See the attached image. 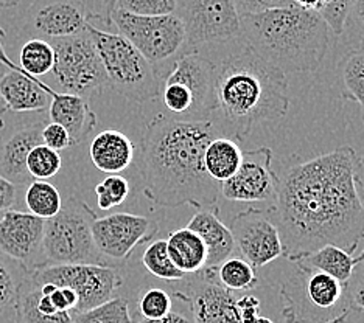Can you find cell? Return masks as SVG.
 I'll use <instances>...</instances> for the list:
<instances>
[{"label":"cell","instance_id":"cell-46","mask_svg":"<svg viewBox=\"0 0 364 323\" xmlns=\"http://www.w3.org/2000/svg\"><path fill=\"white\" fill-rule=\"evenodd\" d=\"M4 31L0 30V64L2 65H5V67L8 69V70H11V72H19V73H23L22 72V69L19 67L18 64L16 62H13V60L10 56L6 55V50H5V45H4Z\"/></svg>","mask_w":364,"mask_h":323},{"label":"cell","instance_id":"cell-42","mask_svg":"<svg viewBox=\"0 0 364 323\" xmlns=\"http://www.w3.org/2000/svg\"><path fill=\"white\" fill-rule=\"evenodd\" d=\"M232 2L240 18L247 14H257L272 10V8H284L280 4L274 2V0H232Z\"/></svg>","mask_w":364,"mask_h":323},{"label":"cell","instance_id":"cell-40","mask_svg":"<svg viewBox=\"0 0 364 323\" xmlns=\"http://www.w3.org/2000/svg\"><path fill=\"white\" fill-rule=\"evenodd\" d=\"M41 137H43V145L53 149L56 153L73 146L69 132L65 131L61 124H56L52 121H48L43 128V134H41Z\"/></svg>","mask_w":364,"mask_h":323},{"label":"cell","instance_id":"cell-15","mask_svg":"<svg viewBox=\"0 0 364 323\" xmlns=\"http://www.w3.org/2000/svg\"><path fill=\"white\" fill-rule=\"evenodd\" d=\"M192 311L193 323H242L237 308V295L223 286L217 269L204 268L193 273L187 285V292H175Z\"/></svg>","mask_w":364,"mask_h":323},{"label":"cell","instance_id":"cell-5","mask_svg":"<svg viewBox=\"0 0 364 323\" xmlns=\"http://www.w3.org/2000/svg\"><path fill=\"white\" fill-rule=\"evenodd\" d=\"M86 31L100 56L107 87L136 103L159 98L161 77L128 39L119 33L100 30L92 22H87Z\"/></svg>","mask_w":364,"mask_h":323},{"label":"cell","instance_id":"cell-43","mask_svg":"<svg viewBox=\"0 0 364 323\" xmlns=\"http://www.w3.org/2000/svg\"><path fill=\"white\" fill-rule=\"evenodd\" d=\"M16 199H18V185L0 176V213L13 210Z\"/></svg>","mask_w":364,"mask_h":323},{"label":"cell","instance_id":"cell-34","mask_svg":"<svg viewBox=\"0 0 364 323\" xmlns=\"http://www.w3.org/2000/svg\"><path fill=\"white\" fill-rule=\"evenodd\" d=\"M63 167V159L60 153L47 148L46 145H38L33 148L27 157V171L33 180H47L60 173Z\"/></svg>","mask_w":364,"mask_h":323},{"label":"cell","instance_id":"cell-27","mask_svg":"<svg viewBox=\"0 0 364 323\" xmlns=\"http://www.w3.org/2000/svg\"><path fill=\"white\" fill-rule=\"evenodd\" d=\"M293 263L302 264V266H307L313 270L324 272L327 275L341 281L343 285H350V278L355 269L352 253L332 244L322 246L318 251L304 255Z\"/></svg>","mask_w":364,"mask_h":323},{"label":"cell","instance_id":"cell-16","mask_svg":"<svg viewBox=\"0 0 364 323\" xmlns=\"http://www.w3.org/2000/svg\"><path fill=\"white\" fill-rule=\"evenodd\" d=\"M46 221L31 213L8 210L0 214V255L28 270L43 266Z\"/></svg>","mask_w":364,"mask_h":323},{"label":"cell","instance_id":"cell-53","mask_svg":"<svg viewBox=\"0 0 364 323\" xmlns=\"http://www.w3.org/2000/svg\"><path fill=\"white\" fill-rule=\"evenodd\" d=\"M363 263H364V248L357 256H353V264H355V266H358V264H363Z\"/></svg>","mask_w":364,"mask_h":323},{"label":"cell","instance_id":"cell-8","mask_svg":"<svg viewBox=\"0 0 364 323\" xmlns=\"http://www.w3.org/2000/svg\"><path fill=\"white\" fill-rule=\"evenodd\" d=\"M296 266L304 286H285L280 292L285 323H326L352 310L349 285L302 264Z\"/></svg>","mask_w":364,"mask_h":323},{"label":"cell","instance_id":"cell-45","mask_svg":"<svg viewBox=\"0 0 364 323\" xmlns=\"http://www.w3.org/2000/svg\"><path fill=\"white\" fill-rule=\"evenodd\" d=\"M139 323H193L184 314L181 312H173L170 311L167 316L159 317V319H142Z\"/></svg>","mask_w":364,"mask_h":323},{"label":"cell","instance_id":"cell-12","mask_svg":"<svg viewBox=\"0 0 364 323\" xmlns=\"http://www.w3.org/2000/svg\"><path fill=\"white\" fill-rule=\"evenodd\" d=\"M235 246L243 260L254 269H260L284 256V243L280 236L274 205L268 209H247L240 212L230 222Z\"/></svg>","mask_w":364,"mask_h":323},{"label":"cell","instance_id":"cell-55","mask_svg":"<svg viewBox=\"0 0 364 323\" xmlns=\"http://www.w3.org/2000/svg\"><path fill=\"white\" fill-rule=\"evenodd\" d=\"M254 323H274V322H272L271 319H268V317H262V316H259L257 317V320H255Z\"/></svg>","mask_w":364,"mask_h":323},{"label":"cell","instance_id":"cell-19","mask_svg":"<svg viewBox=\"0 0 364 323\" xmlns=\"http://www.w3.org/2000/svg\"><path fill=\"white\" fill-rule=\"evenodd\" d=\"M87 22L86 6L78 0H44L33 13V28L50 39L81 35Z\"/></svg>","mask_w":364,"mask_h":323},{"label":"cell","instance_id":"cell-22","mask_svg":"<svg viewBox=\"0 0 364 323\" xmlns=\"http://www.w3.org/2000/svg\"><path fill=\"white\" fill-rule=\"evenodd\" d=\"M187 229L195 231L208 248L205 268L217 269L223 261L232 256L237 247L232 231L221 222L217 209L196 210L193 218L188 221Z\"/></svg>","mask_w":364,"mask_h":323},{"label":"cell","instance_id":"cell-13","mask_svg":"<svg viewBox=\"0 0 364 323\" xmlns=\"http://www.w3.org/2000/svg\"><path fill=\"white\" fill-rule=\"evenodd\" d=\"M159 231L157 222L132 213H112L92 224L95 246L107 261H125L139 244L151 243Z\"/></svg>","mask_w":364,"mask_h":323},{"label":"cell","instance_id":"cell-20","mask_svg":"<svg viewBox=\"0 0 364 323\" xmlns=\"http://www.w3.org/2000/svg\"><path fill=\"white\" fill-rule=\"evenodd\" d=\"M58 90L44 81L31 78L27 73L8 70L0 78V99L8 112L33 114L47 112L52 97Z\"/></svg>","mask_w":364,"mask_h":323},{"label":"cell","instance_id":"cell-52","mask_svg":"<svg viewBox=\"0 0 364 323\" xmlns=\"http://www.w3.org/2000/svg\"><path fill=\"white\" fill-rule=\"evenodd\" d=\"M21 2L22 0H0V6H14Z\"/></svg>","mask_w":364,"mask_h":323},{"label":"cell","instance_id":"cell-18","mask_svg":"<svg viewBox=\"0 0 364 323\" xmlns=\"http://www.w3.org/2000/svg\"><path fill=\"white\" fill-rule=\"evenodd\" d=\"M162 81L176 82L192 95L193 115L210 117L215 109V62L200 52L181 56Z\"/></svg>","mask_w":364,"mask_h":323},{"label":"cell","instance_id":"cell-57","mask_svg":"<svg viewBox=\"0 0 364 323\" xmlns=\"http://www.w3.org/2000/svg\"><path fill=\"white\" fill-rule=\"evenodd\" d=\"M0 214H2V213H0Z\"/></svg>","mask_w":364,"mask_h":323},{"label":"cell","instance_id":"cell-24","mask_svg":"<svg viewBox=\"0 0 364 323\" xmlns=\"http://www.w3.org/2000/svg\"><path fill=\"white\" fill-rule=\"evenodd\" d=\"M165 241H167V251L173 264L186 277L201 272L205 268L208 248L195 231L187 227L171 231Z\"/></svg>","mask_w":364,"mask_h":323},{"label":"cell","instance_id":"cell-30","mask_svg":"<svg viewBox=\"0 0 364 323\" xmlns=\"http://www.w3.org/2000/svg\"><path fill=\"white\" fill-rule=\"evenodd\" d=\"M55 64V50L46 39H30L22 45L19 53V67L31 78H41L52 72Z\"/></svg>","mask_w":364,"mask_h":323},{"label":"cell","instance_id":"cell-51","mask_svg":"<svg viewBox=\"0 0 364 323\" xmlns=\"http://www.w3.org/2000/svg\"><path fill=\"white\" fill-rule=\"evenodd\" d=\"M350 311H352V310H350ZM350 311H346V312L341 314V316H338V317H335V319H332V320H328V322H326V323H346L347 317H349Z\"/></svg>","mask_w":364,"mask_h":323},{"label":"cell","instance_id":"cell-56","mask_svg":"<svg viewBox=\"0 0 364 323\" xmlns=\"http://www.w3.org/2000/svg\"><path fill=\"white\" fill-rule=\"evenodd\" d=\"M8 72V69L5 67V65H2V64H0V78H2L4 77V75Z\"/></svg>","mask_w":364,"mask_h":323},{"label":"cell","instance_id":"cell-37","mask_svg":"<svg viewBox=\"0 0 364 323\" xmlns=\"http://www.w3.org/2000/svg\"><path fill=\"white\" fill-rule=\"evenodd\" d=\"M114 10L137 16H168L175 14L176 0H115Z\"/></svg>","mask_w":364,"mask_h":323},{"label":"cell","instance_id":"cell-21","mask_svg":"<svg viewBox=\"0 0 364 323\" xmlns=\"http://www.w3.org/2000/svg\"><path fill=\"white\" fill-rule=\"evenodd\" d=\"M48 120L69 132L73 146L80 145L97 126V115L86 98L56 92L48 106Z\"/></svg>","mask_w":364,"mask_h":323},{"label":"cell","instance_id":"cell-39","mask_svg":"<svg viewBox=\"0 0 364 323\" xmlns=\"http://www.w3.org/2000/svg\"><path fill=\"white\" fill-rule=\"evenodd\" d=\"M364 50V0H353L344 22L343 35Z\"/></svg>","mask_w":364,"mask_h":323},{"label":"cell","instance_id":"cell-7","mask_svg":"<svg viewBox=\"0 0 364 323\" xmlns=\"http://www.w3.org/2000/svg\"><path fill=\"white\" fill-rule=\"evenodd\" d=\"M111 27H115L134 45L140 55L165 78L181 56L192 53L186 28L178 16H137L122 10L111 13Z\"/></svg>","mask_w":364,"mask_h":323},{"label":"cell","instance_id":"cell-1","mask_svg":"<svg viewBox=\"0 0 364 323\" xmlns=\"http://www.w3.org/2000/svg\"><path fill=\"white\" fill-rule=\"evenodd\" d=\"M361 163L352 146H341L284 173L274 210L288 261L327 244L355 252L364 236V204L357 185Z\"/></svg>","mask_w":364,"mask_h":323},{"label":"cell","instance_id":"cell-44","mask_svg":"<svg viewBox=\"0 0 364 323\" xmlns=\"http://www.w3.org/2000/svg\"><path fill=\"white\" fill-rule=\"evenodd\" d=\"M349 297L352 306L364 311V277L358 280L353 286L349 285Z\"/></svg>","mask_w":364,"mask_h":323},{"label":"cell","instance_id":"cell-50","mask_svg":"<svg viewBox=\"0 0 364 323\" xmlns=\"http://www.w3.org/2000/svg\"><path fill=\"white\" fill-rule=\"evenodd\" d=\"M6 107H5V104L2 103V99H0V131H2L4 128H5V115H6Z\"/></svg>","mask_w":364,"mask_h":323},{"label":"cell","instance_id":"cell-31","mask_svg":"<svg viewBox=\"0 0 364 323\" xmlns=\"http://www.w3.org/2000/svg\"><path fill=\"white\" fill-rule=\"evenodd\" d=\"M217 277L220 283L228 291H250L259 283L257 273L246 260L240 256H230L217 268Z\"/></svg>","mask_w":364,"mask_h":323},{"label":"cell","instance_id":"cell-48","mask_svg":"<svg viewBox=\"0 0 364 323\" xmlns=\"http://www.w3.org/2000/svg\"><path fill=\"white\" fill-rule=\"evenodd\" d=\"M114 5H115V0H105L102 5L100 19H98V21L105 22L106 25H109V27H111V13L114 11Z\"/></svg>","mask_w":364,"mask_h":323},{"label":"cell","instance_id":"cell-23","mask_svg":"<svg viewBox=\"0 0 364 323\" xmlns=\"http://www.w3.org/2000/svg\"><path fill=\"white\" fill-rule=\"evenodd\" d=\"M136 146L120 131L106 129L90 142L89 155L97 170L106 174L125 171L134 160Z\"/></svg>","mask_w":364,"mask_h":323},{"label":"cell","instance_id":"cell-25","mask_svg":"<svg viewBox=\"0 0 364 323\" xmlns=\"http://www.w3.org/2000/svg\"><path fill=\"white\" fill-rule=\"evenodd\" d=\"M28 269L0 255V323L19 322V300Z\"/></svg>","mask_w":364,"mask_h":323},{"label":"cell","instance_id":"cell-29","mask_svg":"<svg viewBox=\"0 0 364 323\" xmlns=\"http://www.w3.org/2000/svg\"><path fill=\"white\" fill-rule=\"evenodd\" d=\"M26 207L28 213L41 219H50L60 213L63 201L58 188L47 180H33L26 190Z\"/></svg>","mask_w":364,"mask_h":323},{"label":"cell","instance_id":"cell-17","mask_svg":"<svg viewBox=\"0 0 364 323\" xmlns=\"http://www.w3.org/2000/svg\"><path fill=\"white\" fill-rule=\"evenodd\" d=\"M48 123V114L33 112L31 117L0 131V176L14 185H28L33 182L27 171V157L33 148L43 145V128Z\"/></svg>","mask_w":364,"mask_h":323},{"label":"cell","instance_id":"cell-41","mask_svg":"<svg viewBox=\"0 0 364 323\" xmlns=\"http://www.w3.org/2000/svg\"><path fill=\"white\" fill-rule=\"evenodd\" d=\"M238 316L242 323H254L260 312V300L252 294H246L237 298Z\"/></svg>","mask_w":364,"mask_h":323},{"label":"cell","instance_id":"cell-47","mask_svg":"<svg viewBox=\"0 0 364 323\" xmlns=\"http://www.w3.org/2000/svg\"><path fill=\"white\" fill-rule=\"evenodd\" d=\"M293 2L299 8H304V10L319 13V10L322 8V4H324V0H293Z\"/></svg>","mask_w":364,"mask_h":323},{"label":"cell","instance_id":"cell-14","mask_svg":"<svg viewBox=\"0 0 364 323\" xmlns=\"http://www.w3.org/2000/svg\"><path fill=\"white\" fill-rule=\"evenodd\" d=\"M271 163L272 151L268 146L243 153L237 173L221 184V196L235 202H276L280 176Z\"/></svg>","mask_w":364,"mask_h":323},{"label":"cell","instance_id":"cell-3","mask_svg":"<svg viewBox=\"0 0 364 323\" xmlns=\"http://www.w3.org/2000/svg\"><path fill=\"white\" fill-rule=\"evenodd\" d=\"M288 107L287 77L247 45L215 64V109L208 120L223 137L245 140L260 123L284 119Z\"/></svg>","mask_w":364,"mask_h":323},{"label":"cell","instance_id":"cell-6","mask_svg":"<svg viewBox=\"0 0 364 323\" xmlns=\"http://www.w3.org/2000/svg\"><path fill=\"white\" fill-rule=\"evenodd\" d=\"M95 212L78 197H69L56 217L46 221L44 264H97L111 266L98 252L92 236Z\"/></svg>","mask_w":364,"mask_h":323},{"label":"cell","instance_id":"cell-32","mask_svg":"<svg viewBox=\"0 0 364 323\" xmlns=\"http://www.w3.org/2000/svg\"><path fill=\"white\" fill-rule=\"evenodd\" d=\"M72 323H132V317L127 298L114 297L92 310L72 312Z\"/></svg>","mask_w":364,"mask_h":323},{"label":"cell","instance_id":"cell-11","mask_svg":"<svg viewBox=\"0 0 364 323\" xmlns=\"http://www.w3.org/2000/svg\"><path fill=\"white\" fill-rule=\"evenodd\" d=\"M175 16L184 25L192 52L240 38V16L232 0H176Z\"/></svg>","mask_w":364,"mask_h":323},{"label":"cell","instance_id":"cell-35","mask_svg":"<svg viewBox=\"0 0 364 323\" xmlns=\"http://www.w3.org/2000/svg\"><path fill=\"white\" fill-rule=\"evenodd\" d=\"M129 182L120 174H109L95 187L98 209L107 212L119 207L127 201L129 196Z\"/></svg>","mask_w":364,"mask_h":323},{"label":"cell","instance_id":"cell-2","mask_svg":"<svg viewBox=\"0 0 364 323\" xmlns=\"http://www.w3.org/2000/svg\"><path fill=\"white\" fill-rule=\"evenodd\" d=\"M220 136L210 120L156 115L146 124L140 146L139 170L145 197L167 209H217L221 185L205 173L204 153Z\"/></svg>","mask_w":364,"mask_h":323},{"label":"cell","instance_id":"cell-49","mask_svg":"<svg viewBox=\"0 0 364 323\" xmlns=\"http://www.w3.org/2000/svg\"><path fill=\"white\" fill-rule=\"evenodd\" d=\"M357 185H358V192H361V201L364 204V163H361V167L357 173Z\"/></svg>","mask_w":364,"mask_h":323},{"label":"cell","instance_id":"cell-4","mask_svg":"<svg viewBox=\"0 0 364 323\" xmlns=\"http://www.w3.org/2000/svg\"><path fill=\"white\" fill-rule=\"evenodd\" d=\"M330 33L319 13L297 5L240 18L245 45L285 77L318 72L328 52Z\"/></svg>","mask_w":364,"mask_h":323},{"label":"cell","instance_id":"cell-33","mask_svg":"<svg viewBox=\"0 0 364 323\" xmlns=\"http://www.w3.org/2000/svg\"><path fill=\"white\" fill-rule=\"evenodd\" d=\"M142 264L148 272L153 273L157 278L167 281H179L186 278L184 273L173 264L165 239H156V241L145 248L142 255Z\"/></svg>","mask_w":364,"mask_h":323},{"label":"cell","instance_id":"cell-26","mask_svg":"<svg viewBox=\"0 0 364 323\" xmlns=\"http://www.w3.org/2000/svg\"><path fill=\"white\" fill-rule=\"evenodd\" d=\"M243 159V151L240 149L238 143L228 137H217L205 148L204 153V170L208 176L218 182L229 180L240 168V163Z\"/></svg>","mask_w":364,"mask_h":323},{"label":"cell","instance_id":"cell-36","mask_svg":"<svg viewBox=\"0 0 364 323\" xmlns=\"http://www.w3.org/2000/svg\"><path fill=\"white\" fill-rule=\"evenodd\" d=\"M173 300L168 292L164 289L153 288L140 295L137 302V312L142 319H159L167 316L171 311Z\"/></svg>","mask_w":364,"mask_h":323},{"label":"cell","instance_id":"cell-28","mask_svg":"<svg viewBox=\"0 0 364 323\" xmlns=\"http://www.w3.org/2000/svg\"><path fill=\"white\" fill-rule=\"evenodd\" d=\"M338 72L343 84L341 98L360 104L364 123V50L347 52L339 61Z\"/></svg>","mask_w":364,"mask_h":323},{"label":"cell","instance_id":"cell-10","mask_svg":"<svg viewBox=\"0 0 364 323\" xmlns=\"http://www.w3.org/2000/svg\"><path fill=\"white\" fill-rule=\"evenodd\" d=\"M28 277L33 285L50 283L73 289L78 295L73 312L92 310L109 302L123 285L117 269L97 264H43L28 270Z\"/></svg>","mask_w":364,"mask_h":323},{"label":"cell","instance_id":"cell-9","mask_svg":"<svg viewBox=\"0 0 364 323\" xmlns=\"http://www.w3.org/2000/svg\"><path fill=\"white\" fill-rule=\"evenodd\" d=\"M55 50L53 77L64 94L90 98L100 95L107 87V78L89 33L52 39Z\"/></svg>","mask_w":364,"mask_h":323},{"label":"cell","instance_id":"cell-38","mask_svg":"<svg viewBox=\"0 0 364 323\" xmlns=\"http://www.w3.org/2000/svg\"><path fill=\"white\" fill-rule=\"evenodd\" d=\"M353 0H324L319 16L326 21L330 31L335 36H341L344 30V22L349 13Z\"/></svg>","mask_w":364,"mask_h":323},{"label":"cell","instance_id":"cell-54","mask_svg":"<svg viewBox=\"0 0 364 323\" xmlns=\"http://www.w3.org/2000/svg\"><path fill=\"white\" fill-rule=\"evenodd\" d=\"M274 2L280 4L282 6H291V5H294L293 0H274Z\"/></svg>","mask_w":364,"mask_h":323}]
</instances>
